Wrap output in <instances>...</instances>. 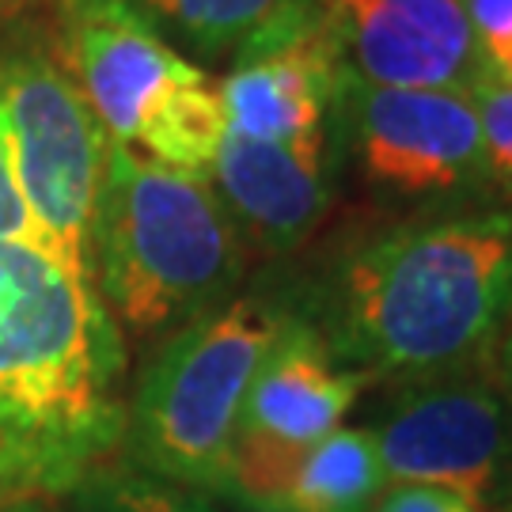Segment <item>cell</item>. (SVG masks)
<instances>
[{"instance_id":"obj_1","label":"cell","mask_w":512,"mask_h":512,"mask_svg":"<svg viewBox=\"0 0 512 512\" xmlns=\"http://www.w3.org/2000/svg\"><path fill=\"white\" fill-rule=\"evenodd\" d=\"M274 285L368 384L475 368L512 293V202L361 224Z\"/></svg>"},{"instance_id":"obj_2","label":"cell","mask_w":512,"mask_h":512,"mask_svg":"<svg viewBox=\"0 0 512 512\" xmlns=\"http://www.w3.org/2000/svg\"><path fill=\"white\" fill-rule=\"evenodd\" d=\"M126 338L95 285L0 239V505L69 497L126 440Z\"/></svg>"},{"instance_id":"obj_3","label":"cell","mask_w":512,"mask_h":512,"mask_svg":"<svg viewBox=\"0 0 512 512\" xmlns=\"http://www.w3.org/2000/svg\"><path fill=\"white\" fill-rule=\"evenodd\" d=\"M251 251L205 175L152 164L110 141L92 224V281L122 338L167 334L228 304Z\"/></svg>"},{"instance_id":"obj_4","label":"cell","mask_w":512,"mask_h":512,"mask_svg":"<svg viewBox=\"0 0 512 512\" xmlns=\"http://www.w3.org/2000/svg\"><path fill=\"white\" fill-rule=\"evenodd\" d=\"M293 308L258 285L156 342L126 403L122 459L213 497L228 494L247 391Z\"/></svg>"},{"instance_id":"obj_5","label":"cell","mask_w":512,"mask_h":512,"mask_svg":"<svg viewBox=\"0 0 512 512\" xmlns=\"http://www.w3.org/2000/svg\"><path fill=\"white\" fill-rule=\"evenodd\" d=\"M110 141L152 164L209 175L228 133L220 88L126 0H54L50 31Z\"/></svg>"},{"instance_id":"obj_6","label":"cell","mask_w":512,"mask_h":512,"mask_svg":"<svg viewBox=\"0 0 512 512\" xmlns=\"http://www.w3.org/2000/svg\"><path fill=\"white\" fill-rule=\"evenodd\" d=\"M0 145L35 247L76 281H92V224L110 133L88 107L50 35L0 46Z\"/></svg>"},{"instance_id":"obj_7","label":"cell","mask_w":512,"mask_h":512,"mask_svg":"<svg viewBox=\"0 0 512 512\" xmlns=\"http://www.w3.org/2000/svg\"><path fill=\"white\" fill-rule=\"evenodd\" d=\"M334 126L357 179L384 202L414 213L509 202L490 175L471 95L376 88L346 69Z\"/></svg>"},{"instance_id":"obj_8","label":"cell","mask_w":512,"mask_h":512,"mask_svg":"<svg viewBox=\"0 0 512 512\" xmlns=\"http://www.w3.org/2000/svg\"><path fill=\"white\" fill-rule=\"evenodd\" d=\"M387 482H433L512 512V406L482 368L387 387L365 425Z\"/></svg>"},{"instance_id":"obj_9","label":"cell","mask_w":512,"mask_h":512,"mask_svg":"<svg viewBox=\"0 0 512 512\" xmlns=\"http://www.w3.org/2000/svg\"><path fill=\"white\" fill-rule=\"evenodd\" d=\"M338 164V126L304 141H255L228 129L205 179L251 258L281 262L300 255L330 220Z\"/></svg>"},{"instance_id":"obj_10","label":"cell","mask_w":512,"mask_h":512,"mask_svg":"<svg viewBox=\"0 0 512 512\" xmlns=\"http://www.w3.org/2000/svg\"><path fill=\"white\" fill-rule=\"evenodd\" d=\"M327 16L346 69L376 88L471 95L494 76L463 0H372Z\"/></svg>"},{"instance_id":"obj_11","label":"cell","mask_w":512,"mask_h":512,"mask_svg":"<svg viewBox=\"0 0 512 512\" xmlns=\"http://www.w3.org/2000/svg\"><path fill=\"white\" fill-rule=\"evenodd\" d=\"M346 61L330 16L281 50L258 54L220 80L228 129L255 141H304L327 133L338 114Z\"/></svg>"},{"instance_id":"obj_12","label":"cell","mask_w":512,"mask_h":512,"mask_svg":"<svg viewBox=\"0 0 512 512\" xmlns=\"http://www.w3.org/2000/svg\"><path fill=\"white\" fill-rule=\"evenodd\" d=\"M365 387H372L365 372L342 365L327 342L293 315L247 391L239 433L308 448L342 425Z\"/></svg>"},{"instance_id":"obj_13","label":"cell","mask_w":512,"mask_h":512,"mask_svg":"<svg viewBox=\"0 0 512 512\" xmlns=\"http://www.w3.org/2000/svg\"><path fill=\"white\" fill-rule=\"evenodd\" d=\"M179 50L243 65L315 31L319 0H126Z\"/></svg>"},{"instance_id":"obj_14","label":"cell","mask_w":512,"mask_h":512,"mask_svg":"<svg viewBox=\"0 0 512 512\" xmlns=\"http://www.w3.org/2000/svg\"><path fill=\"white\" fill-rule=\"evenodd\" d=\"M387 486L376 440L365 425H338L296 459L281 509L289 512H368Z\"/></svg>"},{"instance_id":"obj_15","label":"cell","mask_w":512,"mask_h":512,"mask_svg":"<svg viewBox=\"0 0 512 512\" xmlns=\"http://www.w3.org/2000/svg\"><path fill=\"white\" fill-rule=\"evenodd\" d=\"M69 512H224L217 497L114 456L65 497Z\"/></svg>"},{"instance_id":"obj_16","label":"cell","mask_w":512,"mask_h":512,"mask_svg":"<svg viewBox=\"0 0 512 512\" xmlns=\"http://www.w3.org/2000/svg\"><path fill=\"white\" fill-rule=\"evenodd\" d=\"M471 103L478 110L490 175H494L497 190L512 202V84L486 76L471 92Z\"/></svg>"},{"instance_id":"obj_17","label":"cell","mask_w":512,"mask_h":512,"mask_svg":"<svg viewBox=\"0 0 512 512\" xmlns=\"http://www.w3.org/2000/svg\"><path fill=\"white\" fill-rule=\"evenodd\" d=\"M368 512H490L475 494L433 482H387Z\"/></svg>"},{"instance_id":"obj_18","label":"cell","mask_w":512,"mask_h":512,"mask_svg":"<svg viewBox=\"0 0 512 512\" xmlns=\"http://www.w3.org/2000/svg\"><path fill=\"white\" fill-rule=\"evenodd\" d=\"M497 80L512 84V0H463Z\"/></svg>"},{"instance_id":"obj_19","label":"cell","mask_w":512,"mask_h":512,"mask_svg":"<svg viewBox=\"0 0 512 512\" xmlns=\"http://www.w3.org/2000/svg\"><path fill=\"white\" fill-rule=\"evenodd\" d=\"M478 368L490 376V384L505 395V403L512 406V293L505 300V311L497 319L494 334H490V346L482 353Z\"/></svg>"},{"instance_id":"obj_20","label":"cell","mask_w":512,"mask_h":512,"mask_svg":"<svg viewBox=\"0 0 512 512\" xmlns=\"http://www.w3.org/2000/svg\"><path fill=\"white\" fill-rule=\"evenodd\" d=\"M0 239L35 247V228H31L27 209H23V202H19L16 186H12L8 160H4V145H0Z\"/></svg>"},{"instance_id":"obj_21","label":"cell","mask_w":512,"mask_h":512,"mask_svg":"<svg viewBox=\"0 0 512 512\" xmlns=\"http://www.w3.org/2000/svg\"><path fill=\"white\" fill-rule=\"evenodd\" d=\"M46 8H54V0H0V31L35 19L38 12H46Z\"/></svg>"},{"instance_id":"obj_22","label":"cell","mask_w":512,"mask_h":512,"mask_svg":"<svg viewBox=\"0 0 512 512\" xmlns=\"http://www.w3.org/2000/svg\"><path fill=\"white\" fill-rule=\"evenodd\" d=\"M0 512H57L54 501H8L0 505Z\"/></svg>"},{"instance_id":"obj_23","label":"cell","mask_w":512,"mask_h":512,"mask_svg":"<svg viewBox=\"0 0 512 512\" xmlns=\"http://www.w3.org/2000/svg\"><path fill=\"white\" fill-rule=\"evenodd\" d=\"M323 12H349V8H361V4H372V0H319Z\"/></svg>"},{"instance_id":"obj_24","label":"cell","mask_w":512,"mask_h":512,"mask_svg":"<svg viewBox=\"0 0 512 512\" xmlns=\"http://www.w3.org/2000/svg\"><path fill=\"white\" fill-rule=\"evenodd\" d=\"M232 512H289V509H255V505H232Z\"/></svg>"}]
</instances>
